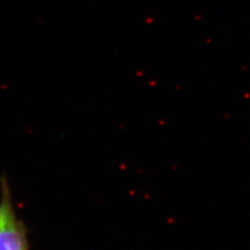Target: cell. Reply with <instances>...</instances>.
I'll use <instances>...</instances> for the list:
<instances>
[{"label":"cell","mask_w":250,"mask_h":250,"mask_svg":"<svg viewBox=\"0 0 250 250\" xmlns=\"http://www.w3.org/2000/svg\"><path fill=\"white\" fill-rule=\"evenodd\" d=\"M3 215H4V208L2 203H0V224L2 222V219H3Z\"/></svg>","instance_id":"cell-2"},{"label":"cell","mask_w":250,"mask_h":250,"mask_svg":"<svg viewBox=\"0 0 250 250\" xmlns=\"http://www.w3.org/2000/svg\"><path fill=\"white\" fill-rule=\"evenodd\" d=\"M1 190L4 215L0 224V250H29L26 230L17 218L5 177L1 180Z\"/></svg>","instance_id":"cell-1"}]
</instances>
